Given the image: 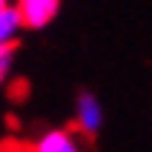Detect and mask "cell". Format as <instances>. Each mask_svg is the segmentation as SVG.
Wrapping results in <instances>:
<instances>
[{
	"instance_id": "obj_5",
	"label": "cell",
	"mask_w": 152,
	"mask_h": 152,
	"mask_svg": "<svg viewBox=\"0 0 152 152\" xmlns=\"http://www.w3.org/2000/svg\"><path fill=\"white\" fill-rule=\"evenodd\" d=\"M15 43H6V46H0V83L6 80L9 69H12V60H15Z\"/></svg>"
},
{
	"instance_id": "obj_1",
	"label": "cell",
	"mask_w": 152,
	"mask_h": 152,
	"mask_svg": "<svg viewBox=\"0 0 152 152\" xmlns=\"http://www.w3.org/2000/svg\"><path fill=\"white\" fill-rule=\"evenodd\" d=\"M58 3L60 0H17V15H20V23L29 26V29H40L58 15Z\"/></svg>"
},
{
	"instance_id": "obj_6",
	"label": "cell",
	"mask_w": 152,
	"mask_h": 152,
	"mask_svg": "<svg viewBox=\"0 0 152 152\" xmlns=\"http://www.w3.org/2000/svg\"><path fill=\"white\" fill-rule=\"evenodd\" d=\"M3 6H6V0H0V9H3Z\"/></svg>"
},
{
	"instance_id": "obj_2",
	"label": "cell",
	"mask_w": 152,
	"mask_h": 152,
	"mask_svg": "<svg viewBox=\"0 0 152 152\" xmlns=\"http://www.w3.org/2000/svg\"><path fill=\"white\" fill-rule=\"evenodd\" d=\"M75 129H80L83 135L95 138L101 129V103L95 101V95L83 92L77 98V118H75Z\"/></svg>"
},
{
	"instance_id": "obj_4",
	"label": "cell",
	"mask_w": 152,
	"mask_h": 152,
	"mask_svg": "<svg viewBox=\"0 0 152 152\" xmlns=\"http://www.w3.org/2000/svg\"><path fill=\"white\" fill-rule=\"evenodd\" d=\"M20 15H17L15 6H3L0 9V46L6 43H15V34L20 32Z\"/></svg>"
},
{
	"instance_id": "obj_3",
	"label": "cell",
	"mask_w": 152,
	"mask_h": 152,
	"mask_svg": "<svg viewBox=\"0 0 152 152\" xmlns=\"http://www.w3.org/2000/svg\"><path fill=\"white\" fill-rule=\"evenodd\" d=\"M32 152H80L77 149V141L72 132L66 129H52L32 146Z\"/></svg>"
}]
</instances>
